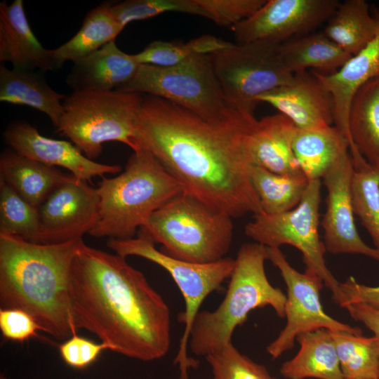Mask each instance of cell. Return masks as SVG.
Segmentation results:
<instances>
[{"label": "cell", "mask_w": 379, "mask_h": 379, "mask_svg": "<svg viewBox=\"0 0 379 379\" xmlns=\"http://www.w3.org/2000/svg\"><path fill=\"white\" fill-rule=\"evenodd\" d=\"M256 119L211 124L166 100L146 95L134 124L136 143L187 194L232 218L262 213L245 140Z\"/></svg>", "instance_id": "cell-1"}, {"label": "cell", "mask_w": 379, "mask_h": 379, "mask_svg": "<svg viewBox=\"0 0 379 379\" xmlns=\"http://www.w3.org/2000/svg\"><path fill=\"white\" fill-rule=\"evenodd\" d=\"M69 299L77 329L95 334L112 351L144 361L168 352L169 307L125 257L83 242L72 262Z\"/></svg>", "instance_id": "cell-2"}, {"label": "cell", "mask_w": 379, "mask_h": 379, "mask_svg": "<svg viewBox=\"0 0 379 379\" xmlns=\"http://www.w3.org/2000/svg\"><path fill=\"white\" fill-rule=\"evenodd\" d=\"M83 239L44 244L0 234L1 309L30 314L41 331L67 340L77 333L69 299L72 262Z\"/></svg>", "instance_id": "cell-3"}, {"label": "cell", "mask_w": 379, "mask_h": 379, "mask_svg": "<svg viewBox=\"0 0 379 379\" xmlns=\"http://www.w3.org/2000/svg\"><path fill=\"white\" fill-rule=\"evenodd\" d=\"M98 218L88 234L114 239L134 238L150 215L182 192L180 183L147 150L133 151L124 171L102 177L96 188Z\"/></svg>", "instance_id": "cell-4"}, {"label": "cell", "mask_w": 379, "mask_h": 379, "mask_svg": "<svg viewBox=\"0 0 379 379\" xmlns=\"http://www.w3.org/2000/svg\"><path fill=\"white\" fill-rule=\"evenodd\" d=\"M266 260L267 247L262 244L240 247L224 299L213 311H199L194 319L188 344L193 354L206 357L232 343L235 328L256 308L270 306L279 317H285L286 295L269 281Z\"/></svg>", "instance_id": "cell-5"}, {"label": "cell", "mask_w": 379, "mask_h": 379, "mask_svg": "<svg viewBox=\"0 0 379 379\" xmlns=\"http://www.w3.org/2000/svg\"><path fill=\"white\" fill-rule=\"evenodd\" d=\"M232 218L185 191L155 211L140 229L166 255L194 263L218 261L233 237Z\"/></svg>", "instance_id": "cell-6"}, {"label": "cell", "mask_w": 379, "mask_h": 379, "mask_svg": "<svg viewBox=\"0 0 379 379\" xmlns=\"http://www.w3.org/2000/svg\"><path fill=\"white\" fill-rule=\"evenodd\" d=\"M166 100L215 125L234 126L245 118L227 105L210 55H194L180 64H142L134 78L117 90Z\"/></svg>", "instance_id": "cell-7"}, {"label": "cell", "mask_w": 379, "mask_h": 379, "mask_svg": "<svg viewBox=\"0 0 379 379\" xmlns=\"http://www.w3.org/2000/svg\"><path fill=\"white\" fill-rule=\"evenodd\" d=\"M143 94L88 89L73 91L63 101L56 131L67 137L88 159L102 153V144L117 141L133 151L140 147L134 138V124Z\"/></svg>", "instance_id": "cell-8"}, {"label": "cell", "mask_w": 379, "mask_h": 379, "mask_svg": "<svg viewBox=\"0 0 379 379\" xmlns=\"http://www.w3.org/2000/svg\"><path fill=\"white\" fill-rule=\"evenodd\" d=\"M136 238L109 239L107 246L116 254L147 259L168 272L178 286L185 301V310L181 315L185 324L174 363L178 366L180 379H188V371L199 366V361L188 356L191 329L204 300L230 277L235 260L225 257L211 263H194L171 257L155 248L147 236L139 232Z\"/></svg>", "instance_id": "cell-9"}, {"label": "cell", "mask_w": 379, "mask_h": 379, "mask_svg": "<svg viewBox=\"0 0 379 379\" xmlns=\"http://www.w3.org/2000/svg\"><path fill=\"white\" fill-rule=\"evenodd\" d=\"M279 45L266 41L232 44L210 54L225 101L232 110L247 119L255 118L258 97L293 78L294 74L281 58Z\"/></svg>", "instance_id": "cell-10"}, {"label": "cell", "mask_w": 379, "mask_h": 379, "mask_svg": "<svg viewBox=\"0 0 379 379\" xmlns=\"http://www.w3.org/2000/svg\"><path fill=\"white\" fill-rule=\"evenodd\" d=\"M321 180L309 181L306 191L293 209L279 214L254 215L245 226V234L255 242L269 248L288 244L298 249L305 264V272L319 277L341 306L340 283L326 266V248L319 233Z\"/></svg>", "instance_id": "cell-11"}, {"label": "cell", "mask_w": 379, "mask_h": 379, "mask_svg": "<svg viewBox=\"0 0 379 379\" xmlns=\"http://www.w3.org/2000/svg\"><path fill=\"white\" fill-rule=\"evenodd\" d=\"M267 260L279 270L287 287L285 317L286 324L267 347L273 359L294 347L298 335L319 328L361 335L360 328L340 322L326 314L320 300L324 282L318 277L301 273L293 268L279 248H269Z\"/></svg>", "instance_id": "cell-12"}, {"label": "cell", "mask_w": 379, "mask_h": 379, "mask_svg": "<svg viewBox=\"0 0 379 379\" xmlns=\"http://www.w3.org/2000/svg\"><path fill=\"white\" fill-rule=\"evenodd\" d=\"M338 0H267L252 16L231 29L237 44L258 41L281 44L307 34L328 19Z\"/></svg>", "instance_id": "cell-13"}, {"label": "cell", "mask_w": 379, "mask_h": 379, "mask_svg": "<svg viewBox=\"0 0 379 379\" xmlns=\"http://www.w3.org/2000/svg\"><path fill=\"white\" fill-rule=\"evenodd\" d=\"M99 205L96 188L73 176L39 207V244H62L82 239L95 227Z\"/></svg>", "instance_id": "cell-14"}, {"label": "cell", "mask_w": 379, "mask_h": 379, "mask_svg": "<svg viewBox=\"0 0 379 379\" xmlns=\"http://www.w3.org/2000/svg\"><path fill=\"white\" fill-rule=\"evenodd\" d=\"M354 167L345 154L323 177L326 208L321 224L326 251L333 254H359L379 261V251L361 238L354 221L352 183Z\"/></svg>", "instance_id": "cell-15"}, {"label": "cell", "mask_w": 379, "mask_h": 379, "mask_svg": "<svg viewBox=\"0 0 379 379\" xmlns=\"http://www.w3.org/2000/svg\"><path fill=\"white\" fill-rule=\"evenodd\" d=\"M4 138L15 152L48 166L66 168L75 178L86 182L122 170L120 165L101 164L88 159L72 142L42 135L25 121L11 123L4 132Z\"/></svg>", "instance_id": "cell-16"}, {"label": "cell", "mask_w": 379, "mask_h": 379, "mask_svg": "<svg viewBox=\"0 0 379 379\" xmlns=\"http://www.w3.org/2000/svg\"><path fill=\"white\" fill-rule=\"evenodd\" d=\"M257 101L272 105L299 129H314L334 123L331 94L307 71L294 74L289 82L260 95Z\"/></svg>", "instance_id": "cell-17"}, {"label": "cell", "mask_w": 379, "mask_h": 379, "mask_svg": "<svg viewBox=\"0 0 379 379\" xmlns=\"http://www.w3.org/2000/svg\"><path fill=\"white\" fill-rule=\"evenodd\" d=\"M0 61L21 71H53L51 49L45 48L34 34L22 0L0 3Z\"/></svg>", "instance_id": "cell-18"}, {"label": "cell", "mask_w": 379, "mask_h": 379, "mask_svg": "<svg viewBox=\"0 0 379 379\" xmlns=\"http://www.w3.org/2000/svg\"><path fill=\"white\" fill-rule=\"evenodd\" d=\"M375 15L378 28L374 38L357 54L338 71L323 74H312L331 94L334 103L335 126L352 145L349 133L348 118L350 105L357 91L370 80L379 79V11Z\"/></svg>", "instance_id": "cell-19"}, {"label": "cell", "mask_w": 379, "mask_h": 379, "mask_svg": "<svg viewBox=\"0 0 379 379\" xmlns=\"http://www.w3.org/2000/svg\"><path fill=\"white\" fill-rule=\"evenodd\" d=\"M296 128L280 113L257 119L245 140L251 164L281 175L302 173L292 149Z\"/></svg>", "instance_id": "cell-20"}, {"label": "cell", "mask_w": 379, "mask_h": 379, "mask_svg": "<svg viewBox=\"0 0 379 379\" xmlns=\"http://www.w3.org/2000/svg\"><path fill=\"white\" fill-rule=\"evenodd\" d=\"M73 64L66 78L73 91L119 90L134 78L140 65L133 54L122 51L115 41Z\"/></svg>", "instance_id": "cell-21"}, {"label": "cell", "mask_w": 379, "mask_h": 379, "mask_svg": "<svg viewBox=\"0 0 379 379\" xmlns=\"http://www.w3.org/2000/svg\"><path fill=\"white\" fill-rule=\"evenodd\" d=\"M73 176L11 149H5L0 156V180L38 208L54 190Z\"/></svg>", "instance_id": "cell-22"}, {"label": "cell", "mask_w": 379, "mask_h": 379, "mask_svg": "<svg viewBox=\"0 0 379 379\" xmlns=\"http://www.w3.org/2000/svg\"><path fill=\"white\" fill-rule=\"evenodd\" d=\"M41 71H21L0 66V101L26 105L45 114L57 128L66 95L53 90Z\"/></svg>", "instance_id": "cell-23"}, {"label": "cell", "mask_w": 379, "mask_h": 379, "mask_svg": "<svg viewBox=\"0 0 379 379\" xmlns=\"http://www.w3.org/2000/svg\"><path fill=\"white\" fill-rule=\"evenodd\" d=\"M300 350L280 368L286 379H343L331 331L319 328L296 338Z\"/></svg>", "instance_id": "cell-24"}, {"label": "cell", "mask_w": 379, "mask_h": 379, "mask_svg": "<svg viewBox=\"0 0 379 379\" xmlns=\"http://www.w3.org/2000/svg\"><path fill=\"white\" fill-rule=\"evenodd\" d=\"M292 149L308 181L321 180L328 170L350 150L347 138L335 126L309 130L296 128Z\"/></svg>", "instance_id": "cell-25"}, {"label": "cell", "mask_w": 379, "mask_h": 379, "mask_svg": "<svg viewBox=\"0 0 379 379\" xmlns=\"http://www.w3.org/2000/svg\"><path fill=\"white\" fill-rule=\"evenodd\" d=\"M348 126L352 145L366 161L379 170V79L370 80L355 93Z\"/></svg>", "instance_id": "cell-26"}, {"label": "cell", "mask_w": 379, "mask_h": 379, "mask_svg": "<svg viewBox=\"0 0 379 379\" xmlns=\"http://www.w3.org/2000/svg\"><path fill=\"white\" fill-rule=\"evenodd\" d=\"M110 2H104L91 10L77 33L59 47L51 49L56 69L66 62L73 63L98 50L112 41L125 27L114 18Z\"/></svg>", "instance_id": "cell-27"}, {"label": "cell", "mask_w": 379, "mask_h": 379, "mask_svg": "<svg viewBox=\"0 0 379 379\" xmlns=\"http://www.w3.org/2000/svg\"><path fill=\"white\" fill-rule=\"evenodd\" d=\"M279 51L284 64L293 74L309 68L323 74H333L352 58L324 32L291 39L280 44Z\"/></svg>", "instance_id": "cell-28"}, {"label": "cell", "mask_w": 379, "mask_h": 379, "mask_svg": "<svg viewBox=\"0 0 379 379\" xmlns=\"http://www.w3.org/2000/svg\"><path fill=\"white\" fill-rule=\"evenodd\" d=\"M378 28V18L370 14L365 0H346L340 3L323 32L353 56L374 38Z\"/></svg>", "instance_id": "cell-29"}, {"label": "cell", "mask_w": 379, "mask_h": 379, "mask_svg": "<svg viewBox=\"0 0 379 379\" xmlns=\"http://www.w3.org/2000/svg\"><path fill=\"white\" fill-rule=\"evenodd\" d=\"M250 177L261 211L267 215L291 211L300 202L308 185L304 173L281 175L251 166Z\"/></svg>", "instance_id": "cell-30"}, {"label": "cell", "mask_w": 379, "mask_h": 379, "mask_svg": "<svg viewBox=\"0 0 379 379\" xmlns=\"http://www.w3.org/2000/svg\"><path fill=\"white\" fill-rule=\"evenodd\" d=\"M331 331L343 379H379L376 338Z\"/></svg>", "instance_id": "cell-31"}, {"label": "cell", "mask_w": 379, "mask_h": 379, "mask_svg": "<svg viewBox=\"0 0 379 379\" xmlns=\"http://www.w3.org/2000/svg\"><path fill=\"white\" fill-rule=\"evenodd\" d=\"M232 43L213 35H203L187 43L154 41L142 51L133 54L140 65L171 67L194 55H210L230 46Z\"/></svg>", "instance_id": "cell-32"}, {"label": "cell", "mask_w": 379, "mask_h": 379, "mask_svg": "<svg viewBox=\"0 0 379 379\" xmlns=\"http://www.w3.org/2000/svg\"><path fill=\"white\" fill-rule=\"evenodd\" d=\"M0 234L16 235L39 244V208L0 180Z\"/></svg>", "instance_id": "cell-33"}, {"label": "cell", "mask_w": 379, "mask_h": 379, "mask_svg": "<svg viewBox=\"0 0 379 379\" xmlns=\"http://www.w3.org/2000/svg\"><path fill=\"white\" fill-rule=\"evenodd\" d=\"M352 198L354 215L371 237L374 248L379 251V170L367 161L354 168Z\"/></svg>", "instance_id": "cell-34"}, {"label": "cell", "mask_w": 379, "mask_h": 379, "mask_svg": "<svg viewBox=\"0 0 379 379\" xmlns=\"http://www.w3.org/2000/svg\"><path fill=\"white\" fill-rule=\"evenodd\" d=\"M114 18L124 27L133 21L143 20L167 12H178L209 19L197 0H126L112 4Z\"/></svg>", "instance_id": "cell-35"}, {"label": "cell", "mask_w": 379, "mask_h": 379, "mask_svg": "<svg viewBox=\"0 0 379 379\" xmlns=\"http://www.w3.org/2000/svg\"><path fill=\"white\" fill-rule=\"evenodd\" d=\"M212 379H276L266 367L241 354L232 343L205 357Z\"/></svg>", "instance_id": "cell-36"}, {"label": "cell", "mask_w": 379, "mask_h": 379, "mask_svg": "<svg viewBox=\"0 0 379 379\" xmlns=\"http://www.w3.org/2000/svg\"><path fill=\"white\" fill-rule=\"evenodd\" d=\"M209 19L219 26L230 27L255 13L267 0H197Z\"/></svg>", "instance_id": "cell-37"}, {"label": "cell", "mask_w": 379, "mask_h": 379, "mask_svg": "<svg viewBox=\"0 0 379 379\" xmlns=\"http://www.w3.org/2000/svg\"><path fill=\"white\" fill-rule=\"evenodd\" d=\"M105 350H111V347L102 342L96 343L77 333L59 345L60 354L65 362L76 368L88 366Z\"/></svg>", "instance_id": "cell-38"}, {"label": "cell", "mask_w": 379, "mask_h": 379, "mask_svg": "<svg viewBox=\"0 0 379 379\" xmlns=\"http://www.w3.org/2000/svg\"><path fill=\"white\" fill-rule=\"evenodd\" d=\"M0 329L4 338L19 343L38 336L41 331L30 314L18 309H0Z\"/></svg>", "instance_id": "cell-39"}, {"label": "cell", "mask_w": 379, "mask_h": 379, "mask_svg": "<svg viewBox=\"0 0 379 379\" xmlns=\"http://www.w3.org/2000/svg\"><path fill=\"white\" fill-rule=\"evenodd\" d=\"M340 290L343 295L342 307L350 303L360 302L379 310V286L361 284L351 277L340 283Z\"/></svg>", "instance_id": "cell-40"}, {"label": "cell", "mask_w": 379, "mask_h": 379, "mask_svg": "<svg viewBox=\"0 0 379 379\" xmlns=\"http://www.w3.org/2000/svg\"><path fill=\"white\" fill-rule=\"evenodd\" d=\"M344 308L354 320L363 323L374 333L379 349V310L360 302L348 304Z\"/></svg>", "instance_id": "cell-41"}, {"label": "cell", "mask_w": 379, "mask_h": 379, "mask_svg": "<svg viewBox=\"0 0 379 379\" xmlns=\"http://www.w3.org/2000/svg\"><path fill=\"white\" fill-rule=\"evenodd\" d=\"M0 379H8V378H7L4 375H1V377H0Z\"/></svg>", "instance_id": "cell-42"}]
</instances>
